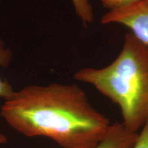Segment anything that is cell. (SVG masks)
Listing matches in <instances>:
<instances>
[{
    "label": "cell",
    "mask_w": 148,
    "mask_h": 148,
    "mask_svg": "<svg viewBox=\"0 0 148 148\" xmlns=\"http://www.w3.org/2000/svg\"><path fill=\"white\" fill-rule=\"evenodd\" d=\"M103 24H119L130 29V33L148 46V0H140L121 10L108 11L101 18Z\"/></svg>",
    "instance_id": "3957f363"
},
{
    "label": "cell",
    "mask_w": 148,
    "mask_h": 148,
    "mask_svg": "<svg viewBox=\"0 0 148 148\" xmlns=\"http://www.w3.org/2000/svg\"><path fill=\"white\" fill-rule=\"evenodd\" d=\"M0 114L16 132L51 138L62 148H94L110 125L75 84L28 85L4 101Z\"/></svg>",
    "instance_id": "6da1fadb"
},
{
    "label": "cell",
    "mask_w": 148,
    "mask_h": 148,
    "mask_svg": "<svg viewBox=\"0 0 148 148\" xmlns=\"http://www.w3.org/2000/svg\"><path fill=\"white\" fill-rule=\"evenodd\" d=\"M104 8L108 11L121 10L138 2L140 0H99Z\"/></svg>",
    "instance_id": "52a82bcc"
},
{
    "label": "cell",
    "mask_w": 148,
    "mask_h": 148,
    "mask_svg": "<svg viewBox=\"0 0 148 148\" xmlns=\"http://www.w3.org/2000/svg\"><path fill=\"white\" fill-rule=\"evenodd\" d=\"M8 140H7L6 136L2 133H0V145H4L7 143Z\"/></svg>",
    "instance_id": "9c48e42d"
},
{
    "label": "cell",
    "mask_w": 148,
    "mask_h": 148,
    "mask_svg": "<svg viewBox=\"0 0 148 148\" xmlns=\"http://www.w3.org/2000/svg\"><path fill=\"white\" fill-rule=\"evenodd\" d=\"M121 110L123 125L138 132L148 119V46L129 32L119 55L103 68H83L74 74Z\"/></svg>",
    "instance_id": "7a4b0ae2"
},
{
    "label": "cell",
    "mask_w": 148,
    "mask_h": 148,
    "mask_svg": "<svg viewBox=\"0 0 148 148\" xmlns=\"http://www.w3.org/2000/svg\"><path fill=\"white\" fill-rule=\"evenodd\" d=\"M132 148H148V119L144 123Z\"/></svg>",
    "instance_id": "ba28073f"
},
{
    "label": "cell",
    "mask_w": 148,
    "mask_h": 148,
    "mask_svg": "<svg viewBox=\"0 0 148 148\" xmlns=\"http://www.w3.org/2000/svg\"><path fill=\"white\" fill-rule=\"evenodd\" d=\"M12 58V52L5 42L0 38V68L7 67L10 64ZM15 90L13 89L12 85L6 79L0 77V98L4 101L8 100L14 95ZM0 117L1 114H0Z\"/></svg>",
    "instance_id": "5b68a950"
},
{
    "label": "cell",
    "mask_w": 148,
    "mask_h": 148,
    "mask_svg": "<svg viewBox=\"0 0 148 148\" xmlns=\"http://www.w3.org/2000/svg\"><path fill=\"white\" fill-rule=\"evenodd\" d=\"M75 14L83 25H88L94 21L93 9L90 0H71Z\"/></svg>",
    "instance_id": "8992f818"
},
{
    "label": "cell",
    "mask_w": 148,
    "mask_h": 148,
    "mask_svg": "<svg viewBox=\"0 0 148 148\" xmlns=\"http://www.w3.org/2000/svg\"><path fill=\"white\" fill-rule=\"evenodd\" d=\"M138 136L122 123L110 124L104 137L94 148H132Z\"/></svg>",
    "instance_id": "277c9868"
}]
</instances>
